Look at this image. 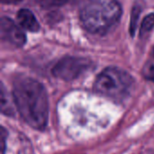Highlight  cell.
<instances>
[{"instance_id": "cell-10", "label": "cell", "mask_w": 154, "mask_h": 154, "mask_svg": "<svg viewBox=\"0 0 154 154\" xmlns=\"http://www.w3.org/2000/svg\"><path fill=\"white\" fill-rule=\"evenodd\" d=\"M144 76L147 79L152 80V82H154V64H148L146 65V67L144 68Z\"/></svg>"}, {"instance_id": "cell-2", "label": "cell", "mask_w": 154, "mask_h": 154, "mask_svg": "<svg viewBox=\"0 0 154 154\" xmlns=\"http://www.w3.org/2000/svg\"><path fill=\"white\" fill-rule=\"evenodd\" d=\"M122 15L117 0H86L79 9L81 25L88 32L104 35L116 25Z\"/></svg>"}, {"instance_id": "cell-9", "label": "cell", "mask_w": 154, "mask_h": 154, "mask_svg": "<svg viewBox=\"0 0 154 154\" xmlns=\"http://www.w3.org/2000/svg\"><path fill=\"white\" fill-rule=\"evenodd\" d=\"M140 8L134 7L132 11V15H131V21H130V32L132 36H134L135 34V30L137 27V23H138V19H139V15H140Z\"/></svg>"}, {"instance_id": "cell-11", "label": "cell", "mask_w": 154, "mask_h": 154, "mask_svg": "<svg viewBox=\"0 0 154 154\" xmlns=\"http://www.w3.org/2000/svg\"><path fill=\"white\" fill-rule=\"evenodd\" d=\"M68 0H40L42 5L45 6H55V5H60L64 3H66Z\"/></svg>"}, {"instance_id": "cell-14", "label": "cell", "mask_w": 154, "mask_h": 154, "mask_svg": "<svg viewBox=\"0 0 154 154\" xmlns=\"http://www.w3.org/2000/svg\"><path fill=\"white\" fill-rule=\"evenodd\" d=\"M153 55H154V50H153Z\"/></svg>"}, {"instance_id": "cell-13", "label": "cell", "mask_w": 154, "mask_h": 154, "mask_svg": "<svg viewBox=\"0 0 154 154\" xmlns=\"http://www.w3.org/2000/svg\"><path fill=\"white\" fill-rule=\"evenodd\" d=\"M5 4H16L18 2H21L23 0H1Z\"/></svg>"}, {"instance_id": "cell-4", "label": "cell", "mask_w": 154, "mask_h": 154, "mask_svg": "<svg viewBox=\"0 0 154 154\" xmlns=\"http://www.w3.org/2000/svg\"><path fill=\"white\" fill-rule=\"evenodd\" d=\"M92 66L90 60L82 57L69 56L60 60L52 68L54 77L65 80L71 81L78 79Z\"/></svg>"}, {"instance_id": "cell-8", "label": "cell", "mask_w": 154, "mask_h": 154, "mask_svg": "<svg viewBox=\"0 0 154 154\" xmlns=\"http://www.w3.org/2000/svg\"><path fill=\"white\" fill-rule=\"evenodd\" d=\"M154 28V13L147 14L142 22L140 28V35L142 37L147 35Z\"/></svg>"}, {"instance_id": "cell-7", "label": "cell", "mask_w": 154, "mask_h": 154, "mask_svg": "<svg viewBox=\"0 0 154 154\" xmlns=\"http://www.w3.org/2000/svg\"><path fill=\"white\" fill-rule=\"evenodd\" d=\"M15 104L13 98L9 96V94L5 91L4 86H1V112L2 114L9 116H13L14 114Z\"/></svg>"}, {"instance_id": "cell-12", "label": "cell", "mask_w": 154, "mask_h": 154, "mask_svg": "<svg viewBox=\"0 0 154 154\" xmlns=\"http://www.w3.org/2000/svg\"><path fill=\"white\" fill-rule=\"evenodd\" d=\"M7 138V133L4 127L1 128V134H0V139H1V154H5V142Z\"/></svg>"}, {"instance_id": "cell-6", "label": "cell", "mask_w": 154, "mask_h": 154, "mask_svg": "<svg viewBox=\"0 0 154 154\" xmlns=\"http://www.w3.org/2000/svg\"><path fill=\"white\" fill-rule=\"evenodd\" d=\"M16 17L19 24L23 29L32 32H36L40 30V23L32 11L28 9H20Z\"/></svg>"}, {"instance_id": "cell-3", "label": "cell", "mask_w": 154, "mask_h": 154, "mask_svg": "<svg viewBox=\"0 0 154 154\" xmlns=\"http://www.w3.org/2000/svg\"><path fill=\"white\" fill-rule=\"evenodd\" d=\"M134 82L133 77L127 71L117 67H108L97 77L94 90L101 96L122 100L129 96Z\"/></svg>"}, {"instance_id": "cell-5", "label": "cell", "mask_w": 154, "mask_h": 154, "mask_svg": "<svg viewBox=\"0 0 154 154\" xmlns=\"http://www.w3.org/2000/svg\"><path fill=\"white\" fill-rule=\"evenodd\" d=\"M1 40L13 47L21 48L26 42V37L22 29L9 17L1 18Z\"/></svg>"}, {"instance_id": "cell-1", "label": "cell", "mask_w": 154, "mask_h": 154, "mask_svg": "<svg viewBox=\"0 0 154 154\" xmlns=\"http://www.w3.org/2000/svg\"><path fill=\"white\" fill-rule=\"evenodd\" d=\"M12 96L23 121L36 130H44L49 119V101L43 85L32 78H19L13 84Z\"/></svg>"}]
</instances>
